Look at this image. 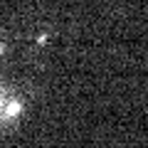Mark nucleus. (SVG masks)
<instances>
[{"label":"nucleus","instance_id":"nucleus-1","mask_svg":"<svg viewBox=\"0 0 148 148\" xmlns=\"http://www.w3.org/2000/svg\"><path fill=\"white\" fill-rule=\"evenodd\" d=\"M22 114V101H10V104L5 106V116L8 119H15Z\"/></svg>","mask_w":148,"mask_h":148}]
</instances>
